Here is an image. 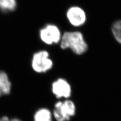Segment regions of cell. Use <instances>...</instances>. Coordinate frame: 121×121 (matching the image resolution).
Masks as SVG:
<instances>
[{
	"label": "cell",
	"instance_id": "obj_1",
	"mask_svg": "<svg viewBox=\"0 0 121 121\" xmlns=\"http://www.w3.org/2000/svg\"><path fill=\"white\" fill-rule=\"evenodd\" d=\"M60 47L63 50L70 48L77 55L84 54L88 48L83 34L78 31L64 32L62 35Z\"/></svg>",
	"mask_w": 121,
	"mask_h": 121
},
{
	"label": "cell",
	"instance_id": "obj_2",
	"mask_svg": "<svg viewBox=\"0 0 121 121\" xmlns=\"http://www.w3.org/2000/svg\"><path fill=\"white\" fill-rule=\"evenodd\" d=\"M76 108L74 102L69 99L59 101L55 104L52 116L56 121H69L75 116Z\"/></svg>",
	"mask_w": 121,
	"mask_h": 121
},
{
	"label": "cell",
	"instance_id": "obj_3",
	"mask_svg": "<svg viewBox=\"0 0 121 121\" xmlns=\"http://www.w3.org/2000/svg\"><path fill=\"white\" fill-rule=\"evenodd\" d=\"M53 62L47 51H39L33 54L31 60V67L35 72L45 73L51 70Z\"/></svg>",
	"mask_w": 121,
	"mask_h": 121
},
{
	"label": "cell",
	"instance_id": "obj_4",
	"mask_svg": "<svg viewBox=\"0 0 121 121\" xmlns=\"http://www.w3.org/2000/svg\"><path fill=\"white\" fill-rule=\"evenodd\" d=\"M62 35L59 27L54 24H47L39 31L40 39L44 43L48 45L60 43Z\"/></svg>",
	"mask_w": 121,
	"mask_h": 121
},
{
	"label": "cell",
	"instance_id": "obj_5",
	"mask_svg": "<svg viewBox=\"0 0 121 121\" xmlns=\"http://www.w3.org/2000/svg\"><path fill=\"white\" fill-rule=\"evenodd\" d=\"M66 16L70 23L78 27L84 25L86 21V14L82 8L74 6L70 7L66 12Z\"/></svg>",
	"mask_w": 121,
	"mask_h": 121
},
{
	"label": "cell",
	"instance_id": "obj_6",
	"mask_svg": "<svg viewBox=\"0 0 121 121\" xmlns=\"http://www.w3.org/2000/svg\"><path fill=\"white\" fill-rule=\"evenodd\" d=\"M52 91L57 98H68L72 93L69 83L63 78H59L52 83Z\"/></svg>",
	"mask_w": 121,
	"mask_h": 121
},
{
	"label": "cell",
	"instance_id": "obj_7",
	"mask_svg": "<svg viewBox=\"0 0 121 121\" xmlns=\"http://www.w3.org/2000/svg\"><path fill=\"white\" fill-rule=\"evenodd\" d=\"M12 83L8 74L3 71H0V97L7 95L11 93Z\"/></svg>",
	"mask_w": 121,
	"mask_h": 121
},
{
	"label": "cell",
	"instance_id": "obj_8",
	"mask_svg": "<svg viewBox=\"0 0 121 121\" xmlns=\"http://www.w3.org/2000/svg\"><path fill=\"white\" fill-rule=\"evenodd\" d=\"M33 120L34 121H52V114L49 109L40 108L35 112Z\"/></svg>",
	"mask_w": 121,
	"mask_h": 121
},
{
	"label": "cell",
	"instance_id": "obj_9",
	"mask_svg": "<svg viewBox=\"0 0 121 121\" xmlns=\"http://www.w3.org/2000/svg\"><path fill=\"white\" fill-rule=\"evenodd\" d=\"M16 7V0H0V10L4 12H12Z\"/></svg>",
	"mask_w": 121,
	"mask_h": 121
},
{
	"label": "cell",
	"instance_id": "obj_10",
	"mask_svg": "<svg viewBox=\"0 0 121 121\" xmlns=\"http://www.w3.org/2000/svg\"><path fill=\"white\" fill-rule=\"evenodd\" d=\"M111 30L116 40L121 44V20H117L113 22Z\"/></svg>",
	"mask_w": 121,
	"mask_h": 121
},
{
	"label": "cell",
	"instance_id": "obj_11",
	"mask_svg": "<svg viewBox=\"0 0 121 121\" xmlns=\"http://www.w3.org/2000/svg\"><path fill=\"white\" fill-rule=\"evenodd\" d=\"M0 121H22L20 119L14 118L10 119L7 116H3L1 118H0Z\"/></svg>",
	"mask_w": 121,
	"mask_h": 121
}]
</instances>
